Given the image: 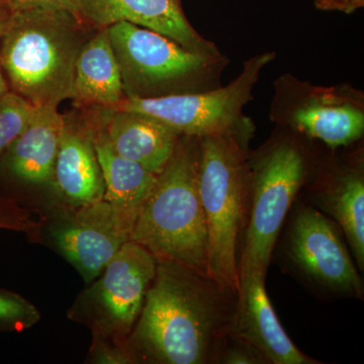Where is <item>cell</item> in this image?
I'll use <instances>...</instances> for the list:
<instances>
[{
  "instance_id": "6da1fadb",
  "label": "cell",
  "mask_w": 364,
  "mask_h": 364,
  "mask_svg": "<svg viewBox=\"0 0 364 364\" xmlns=\"http://www.w3.org/2000/svg\"><path fill=\"white\" fill-rule=\"evenodd\" d=\"M236 309L237 294L208 275L158 261L127 348L135 363H217Z\"/></svg>"
},
{
  "instance_id": "7a4b0ae2",
  "label": "cell",
  "mask_w": 364,
  "mask_h": 364,
  "mask_svg": "<svg viewBox=\"0 0 364 364\" xmlns=\"http://www.w3.org/2000/svg\"><path fill=\"white\" fill-rule=\"evenodd\" d=\"M85 21L66 11H11L0 46V67L14 92L36 107L73 98Z\"/></svg>"
},
{
  "instance_id": "3957f363",
  "label": "cell",
  "mask_w": 364,
  "mask_h": 364,
  "mask_svg": "<svg viewBox=\"0 0 364 364\" xmlns=\"http://www.w3.org/2000/svg\"><path fill=\"white\" fill-rule=\"evenodd\" d=\"M200 161V138L181 136L141 208L130 240L157 261H172L208 275V228L198 191Z\"/></svg>"
},
{
  "instance_id": "277c9868",
  "label": "cell",
  "mask_w": 364,
  "mask_h": 364,
  "mask_svg": "<svg viewBox=\"0 0 364 364\" xmlns=\"http://www.w3.org/2000/svg\"><path fill=\"white\" fill-rule=\"evenodd\" d=\"M198 191L208 228V275L222 289L238 293V247L246 226L249 167L238 139L200 138Z\"/></svg>"
},
{
  "instance_id": "5b68a950",
  "label": "cell",
  "mask_w": 364,
  "mask_h": 364,
  "mask_svg": "<svg viewBox=\"0 0 364 364\" xmlns=\"http://www.w3.org/2000/svg\"><path fill=\"white\" fill-rule=\"evenodd\" d=\"M121 68L124 98L181 93L207 82L221 56L189 51L176 41L149 28L119 21L107 26Z\"/></svg>"
},
{
  "instance_id": "8992f818",
  "label": "cell",
  "mask_w": 364,
  "mask_h": 364,
  "mask_svg": "<svg viewBox=\"0 0 364 364\" xmlns=\"http://www.w3.org/2000/svg\"><path fill=\"white\" fill-rule=\"evenodd\" d=\"M254 166L249 169L239 279L248 273L267 275L280 230L308 174L303 153L289 142L273 146Z\"/></svg>"
},
{
  "instance_id": "52a82bcc",
  "label": "cell",
  "mask_w": 364,
  "mask_h": 364,
  "mask_svg": "<svg viewBox=\"0 0 364 364\" xmlns=\"http://www.w3.org/2000/svg\"><path fill=\"white\" fill-rule=\"evenodd\" d=\"M274 58V53L258 55L245 62L243 71L234 81L219 90L203 92L174 93L163 97L124 98L116 107L119 111L135 112L154 117L179 136H232L241 140L247 129L244 105L261 70Z\"/></svg>"
},
{
  "instance_id": "ba28073f",
  "label": "cell",
  "mask_w": 364,
  "mask_h": 364,
  "mask_svg": "<svg viewBox=\"0 0 364 364\" xmlns=\"http://www.w3.org/2000/svg\"><path fill=\"white\" fill-rule=\"evenodd\" d=\"M157 259L129 240L100 275L79 294L68 312L87 326L92 336L126 344L156 274Z\"/></svg>"
},
{
  "instance_id": "9c48e42d",
  "label": "cell",
  "mask_w": 364,
  "mask_h": 364,
  "mask_svg": "<svg viewBox=\"0 0 364 364\" xmlns=\"http://www.w3.org/2000/svg\"><path fill=\"white\" fill-rule=\"evenodd\" d=\"M133 227L111 203L102 200L78 207L55 205L46 233L52 247L88 284L130 240Z\"/></svg>"
},
{
  "instance_id": "30bf717a",
  "label": "cell",
  "mask_w": 364,
  "mask_h": 364,
  "mask_svg": "<svg viewBox=\"0 0 364 364\" xmlns=\"http://www.w3.org/2000/svg\"><path fill=\"white\" fill-rule=\"evenodd\" d=\"M340 228L314 207L298 208L287 237V256L301 279L336 296L363 298L360 275Z\"/></svg>"
},
{
  "instance_id": "8fae6325",
  "label": "cell",
  "mask_w": 364,
  "mask_h": 364,
  "mask_svg": "<svg viewBox=\"0 0 364 364\" xmlns=\"http://www.w3.org/2000/svg\"><path fill=\"white\" fill-rule=\"evenodd\" d=\"M181 0H76L81 20L98 28L128 21L176 41L189 51L221 56L212 42L193 30Z\"/></svg>"
},
{
  "instance_id": "7c38bea8",
  "label": "cell",
  "mask_w": 364,
  "mask_h": 364,
  "mask_svg": "<svg viewBox=\"0 0 364 364\" xmlns=\"http://www.w3.org/2000/svg\"><path fill=\"white\" fill-rule=\"evenodd\" d=\"M232 332L247 341L272 364H318L299 350L280 324L265 289V275L240 277Z\"/></svg>"
},
{
  "instance_id": "4fadbf2b",
  "label": "cell",
  "mask_w": 364,
  "mask_h": 364,
  "mask_svg": "<svg viewBox=\"0 0 364 364\" xmlns=\"http://www.w3.org/2000/svg\"><path fill=\"white\" fill-rule=\"evenodd\" d=\"M93 121L119 156L156 176L168 164L181 136L154 117L140 112L100 107Z\"/></svg>"
},
{
  "instance_id": "5bb4252c",
  "label": "cell",
  "mask_w": 364,
  "mask_h": 364,
  "mask_svg": "<svg viewBox=\"0 0 364 364\" xmlns=\"http://www.w3.org/2000/svg\"><path fill=\"white\" fill-rule=\"evenodd\" d=\"M52 188L59 203L68 207L104 200V178L87 124L64 117Z\"/></svg>"
},
{
  "instance_id": "9a60e30c",
  "label": "cell",
  "mask_w": 364,
  "mask_h": 364,
  "mask_svg": "<svg viewBox=\"0 0 364 364\" xmlns=\"http://www.w3.org/2000/svg\"><path fill=\"white\" fill-rule=\"evenodd\" d=\"M63 124L57 107H37L4 155L6 173L25 186H52Z\"/></svg>"
},
{
  "instance_id": "2e32d148",
  "label": "cell",
  "mask_w": 364,
  "mask_h": 364,
  "mask_svg": "<svg viewBox=\"0 0 364 364\" xmlns=\"http://www.w3.org/2000/svg\"><path fill=\"white\" fill-rule=\"evenodd\" d=\"M72 100L81 107L109 109L124 100L121 68L107 28H100L79 52Z\"/></svg>"
},
{
  "instance_id": "e0dca14e",
  "label": "cell",
  "mask_w": 364,
  "mask_h": 364,
  "mask_svg": "<svg viewBox=\"0 0 364 364\" xmlns=\"http://www.w3.org/2000/svg\"><path fill=\"white\" fill-rule=\"evenodd\" d=\"M87 126L104 178V200L134 225L158 176L138 163L119 156L95 121Z\"/></svg>"
},
{
  "instance_id": "ac0fdd59",
  "label": "cell",
  "mask_w": 364,
  "mask_h": 364,
  "mask_svg": "<svg viewBox=\"0 0 364 364\" xmlns=\"http://www.w3.org/2000/svg\"><path fill=\"white\" fill-rule=\"evenodd\" d=\"M294 126L332 148L350 145L364 131L363 109L331 97L314 98L294 111Z\"/></svg>"
},
{
  "instance_id": "d6986e66",
  "label": "cell",
  "mask_w": 364,
  "mask_h": 364,
  "mask_svg": "<svg viewBox=\"0 0 364 364\" xmlns=\"http://www.w3.org/2000/svg\"><path fill=\"white\" fill-rule=\"evenodd\" d=\"M318 208L332 218L361 272L364 267V179L359 168L344 170L318 193Z\"/></svg>"
},
{
  "instance_id": "ffe728a7",
  "label": "cell",
  "mask_w": 364,
  "mask_h": 364,
  "mask_svg": "<svg viewBox=\"0 0 364 364\" xmlns=\"http://www.w3.org/2000/svg\"><path fill=\"white\" fill-rule=\"evenodd\" d=\"M37 107L25 98L9 91L0 100V157L30 123Z\"/></svg>"
},
{
  "instance_id": "44dd1931",
  "label": "cell",
  "mask_w": 364,
  "mask_h": 364,
  "mask_svg": "<svg viewBox=\"0 0 364 364\" xmlns=\"http://www.w3.org/2000/svg\"><path fill=\"white\" fill-rule=\"evenodd\" d=\"M41 320L37 306L21 294L0 289V332H21Z\"/></svg>"
},
{
  "instance_id": "7402d4cb",
  "label": "cell",
  "mask_w": 364,
  "mask_h": 364,
  "mask_svg": "<svg viewBox=\"0 0 364 364\" xmlns=\"http://www.w3.org/2000/svg\"><path fill=\"white\" fill-rule=\"evenodd\" d=\"M217 363L267 364V361L255 347L231 331L225 337Z\"/></svg>"
},
{
  "instance_id": "603a6c76",
  "label": "cell",
  "mask_w": 364,
  "mask_h": 364,
  "mask_svg": "<svg viewBox=\"0 0 364 364\" xmlns=\"http://www.w3.org/2000/svg\"><path fill=\"white\" fill-rule=\"evenodd\" d=\"M88 360L91 363L97 364L135 363L126 344L117 343L98 336H92Z\"/></svg>"
},
{
  "instance_id": "cb8c5ba5",
  "label": "cell",
  "mask_w": 364,
  "mask_h": 364,
  "mask_svg": "<svg viewBox=\"0 0 364 364\" xmlns=\"http://www.w3.org/2000/svg\"><path fill=\"white\" fill-rule=\"evenodd\" d=\"M30 225V214L26 208L13 198L0 196V229L25 232Z\"/></svg>"
},
{
  "instance_id": "d4e9b609",
  "label": "cell",
  "mask_w": 364,
  "mask_h": 364,
  "mask_svg": "<svg viewBox=\"0 0 364 364\" xmlns=\"http://www.w3.org/2000/svg\"><path fill=\"white\" fill-rule=\"evenodd\" d=\"M11 11H28V9H43V11H66L79 16L76 0H9Z\"/></svg>"
},
{
  "instance_id": "484cf974",
  "label": "cell",
  "mask_w": 364,
  "mask_h": 364,
  "mask_svg": "<svg viewBox=\"0 0 364 364\" xmlns=\"http://www.w3.org/2000/svg\"><path fill=\"white\" fill-rule=\"evenodd\" d=\"M9 14L2 7H0V42H1L2 37H4V32H6Z\"/></svg>"
},
{
  "instance_id": "4316f807",
  "label": "cell",
  "mask_w": 364,
  "mask_h": 364,
  "mask_svg": "<svg viewBox=\"0 0 364 364\" xmlns=\"http://www.w3.org/2000/svg\"><path fill=\"white\" fill-rule=\"evenodd\" d=\"M7 92H9V85H7L6 79L4 77L1 67H0V100Z\"/></svg>"
},
{
  "instance_id": "83f0119b",
  "label": "cell",
  "mask_w": 364,
  "mask_h": 364,
  "mask_svg": "<svg viewBox=\"0 0 364 364\" xmlns=\"http://www.w3.org/2000/svg\"><path fill=\"white\" fill-rule=\"evenodd\" d=\"M326 2H330V4H338L340 1H344V0H325ZM345 1H347V0H345ZM353 1H355V0H353ZM356 1H360V0H356Z\"/></svg>"
}]
</instances>
